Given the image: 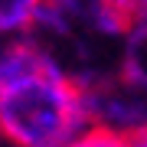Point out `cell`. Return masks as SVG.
Masks as SVG:
<instances>
[{"instance_id":"obj_1","label":"cell","mask_w":147,"mask_h":147,"mask_svg":"<svg viewBox=\"0 0 147 147\" xmlns=\"http://www.w3.org/2000/svg\"><path fill=\"white\" fill-rule=\"evenodd\" d=\"M92 118L88 92L33 42L0 56V137L13 147H65Z\"/></svg>"},{"instance_id":"obj_2","label":"cell","mask_w":147,"mask_h":147,"mask_svg":"<svg viewBox=\"0 0 147 147\" xmlns=\"http://www.w3.org/2000/svg\"><path fill=\"white\" fill-rule=\"evenodd\" d=\"M134 141V127H111V124H92L88 131L75 134L65 147H131Z\"/></svg>"},{"instance_id":"obj_3","label":"cell","mask_w":147,"mask_h":147,"mask_svg":"<svg viewBox=\"0 0 147 147\" xmlns=\"http://www.w3.org/2000/svg\"><path fill=\"white\" fill-rule=\"evenodd\" d=\"M46 0H0V33L26 30L39 16Z\"/></svg>"},{"instance_id":"obj_4","label":"cell","mask_w":147,"mask_h":147,"mask_svg":"<svg viewBox=\"0 0 147 147\" xmlns=\"http://www.w3.org/2000/svg\"><path fill=\"white\" fill-rule=\"evenodd\" d=\"M131 147H147V124H137L134 127V141Z\"/></svg>"}]
</instances>
